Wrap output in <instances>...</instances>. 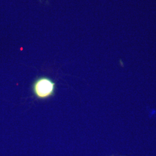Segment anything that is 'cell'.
<instances>
[{"instance_id": "6da1fadb", "label": "cell", "mask_w": 156, "mask_h": 156, "mask_svg": "<svg viewBox=\"0 0 156 156\" xmlns=\"http://www.w3.org/2000/svg\"><path fill=\"white\" fill-rule=\"evenodd\" d=\"M55 90V83L47 78H39L34 84L35 94L40 98H46L53 94Z\"/></svg>"}]
</instances>
